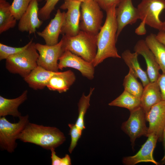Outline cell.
I'll return each instance as SVG.
<instances>
[{
  "label": "cell",
  "mask_w": 165,
  "mask_h": 165,
  "mask_svg": "<svg viewBox=\"0 0 165 165\" xmlns=\"http://www.w3.org/2000/svg\"><path fill=\"white\" fill-rule=\"evenodd\" d=\"M161 31H165V21L163 22L162 30Z\"/></svg>",
  "instance_id": "38"
},
{
  "label": "cell",
  "mask_w": 165,
  "mask_h": 165,
  "mask_svg": "<svg viewBox=\"0 0 165 165\" xmlns=\"http://www.w3.org/2000/svg\"><path fill=\"white\" fill-rule=\"evenodd\" d=\"M156 81L160 88L162 100L165 101V74H160Z\"/></svg>",
  "instance_id": "34"
},
{
  "label": "cell",
  "mask_w": 165,
  "mask_h": 165,
  "mask_svg": "<svg viewBox=\"0 0 165 165\" xmlns=\"http://www.w3.org/2000/svg\"><path fill=\"white\" fill-rule=\"evenodd\" d=\"M38 2L32 0L25 12L19 20L18 30L22 32H28L29 34L35 33L36 29L42 25L43 21L38 17Z\"/></svg>",
  "instance_id": "15"
},
{
  "label": "cell",
  "mask_w": 165,
  "mask_h": 165,
  "mask_svg": "<svg viewBox=\"0 0 165 165\" xmlns=\"http://www.w3.org/2000/svg\"><path fill=\"white\" fill-rule=\"evenodd\" d=\"M32 0H13L10 6L11 11L17 20L25 12Z\"/></svg>",
  "instance_id": "28"
},
{
  "label": "cell",
  "mask_w": 165,
  "mask_h": 165,
  "mask_svg": "<svg viewBox=\"0 0 165 165\" xmlns=\"http://www.w3.org/2000/svg\"><path fill=\"white\" fill-rule=\"evenodd\" d=\"M145 23L141 21L139 25L136 29L135 32L136 33L139 35L145 34L146 32V30L145 27Z\"/></svg>",
  "instance_id": "35"
},
{
  "label": "cell",
  "mask_w": 165,
  "mask_h": 165,
  "mask_svg": "<svg viewBox=\"0 0 165 165\" xmlns=\"http://www.w3.org/2000/svg\"><path fill=\"white\" fill-rule=\"evenodd\" d=\"M139 55L134 52L132 53L130 50H124L121 57L134 75L141 80L144 87L150 82L147 72L141 67L138 60Z\"/></svg>",
  "instance_id": "21"
},
{
  "label": "cell",
  "mask_w": 165,
  "mask_h": 165,
  "mask_svg": "<svg viewBox=\"0 0 165 165\" xmlns=\"http://www.w3.org/2000/svg\"><path fill=\"white\" fill-rule=\"evenodd\" d=\"M130 112L128 119L122 123L121 128L129 137L133 148L137 138L142 136L148 137V127L146 124L145 114L141 106Z\"/></svg>",
  "instance_id": "8"
},
{
  "label": "cell",
  "mask_w": 165,
  "mask_h": 165,
  "mask_svg": "<svg viewBox=\"0 0 165 165\" xmlns=\"http://www.w3.org/2000/svg\"><path fill=\"white\" fill-rule=\"evenodd\" d=\"M145 40L154 54L162 73L165 74V45L160 42L156 35L153 33L147 35Z\"/></svg>",
  "instance_id": "23"
},
{
  "label": "cell",
  "mask_w": 165,
  "mask_h": 165,
  "mask_svg": "<svg viewBox=\"0 0 165 165\" xmlns=\"http://www.w3.org/2000/svg\"><path fill=\"white\" fill-rule=\"evenodd\" d=\"M58 67L61 70L67 67L75 69L89 80L94 77L95 67L93 63L86 61L68 50H65L60 57Z\"/></svg>",
  "instance_id": "11"
},
{
  "label": "cell",
  "mask_w": 165,
  "mask_h": 165,
  "mask_svg": "<svg viewBox=\"0 0 165 165\" xmlns=\"http://www.w3.org/2000/svg\"><path fill=\"white\" fill-rule=\"evenodd\" d=\"M94 88H91L89 94L86 95L83 93L78 103V116L75 123L77 127L82 131L85 128L84 117L87 110L90 106V101Z\"/></svg>",
  "instance_id": "27"
},
{
  "label": "cell",
  "mask_w": 165,
  "mask_h": 165,
  "mask_svg": "<svg viewBox=\"0 0 165 165\" xmlns=\"http://www.w3.org/2000/svg\"><path fill=\"white\" fill-rule=\"evenodd\" d=\"M35 44L32 39L24 50L6 59V68L10 73L18 74L24 78L38 66L39 54Z\"/></svg>",
  "instance_id": "4"
},
{
  "label": "cell",
  "mask_w": 165,
  "mask_h": 165,
  "mask_svg": "<svg viewBox=\"0 0 165 165\" xmlns=\"http://www.w3.org/2000/svg\"><path fill=\"white\" fill-rule=\"evenodd\" d=\"M38 2H42L43 0H37Z\"/></svg>",
  "instance_id": "40"
},
{
  "label": "cell",
  "mask_w": 165,
  "mask_h": 165,
  "mask_svg": "<svg viewBox=\"0 0 165 165\" xmlns=\"http://www.w3.org/2000/svg\"><path fill=\"white\" fill-rule=\"evenodd\" d=\"M162 141L163 142L164 149V155L163 158L161 160V163L162 164H165V125L163 131Z\"/></svg>",
  "instance_id": "37"
},
{
  "label": "cell",
  "mask_w": 165,
  "mask_h": 165,
  "mask_svg": "<svg viewBox=\"0 0 165 165\" xmlns=\"http://www.w3.org/2000/svg\"><path fill=\"white\" fill-rule=\"evenodd\" d=\"M79 24L80 30L97 35L101 27L103 13L99 5L94 0L81 2Z\"/></svg>",
  "instance_id": "6"
},
{
  "label": "cell",
  "mask_w": 165,
  "mask_h": 165,
  "mask_svg": "<svg viewBox=\"0 0 165 165\" xmlns=\"http://www.w3.org/2000/svg\"><path fill=\"white\" fill-rule=\"evenodd\" d=\"M35 47L39 54L38 65L49 71L59 72L58 61L64 51L62 40L57 44L52 46L35 43Z\"/></svg>",
  "instance_id": "9"
},
{
  "label": "cell",
  "mask_w": 165,
  "mask_h": 165,
  "mask_svg": "<svg viewBox=\"0 0 165 165\" xmlns=\"http://www.w3.org/2000/svg\"><path fill=\"white\" fill-rule=\"evenodd\" d=\"M134 50L144 58L147 65V73L150 82L156 81L160 74V69L155 57L146 44L145 40H139L135 44Z\"/></svg>",
  "instance_id": "17"
},
{
  "label": "cell",
  "mask_w": 165,
  "mask_h": 165,
  "mask_svg": "<svg viewBox=\"0 0 165 165\" xmlns=\"http://www.w3.org/2000/svg\"><path fill=\"white\" fill-rule=\"evenodd\" d=\"M117 25L116 39L124 28L134 24L139 19L137 8L134 6L132 0H120L116 8Z\"/></svg>",
  "instance_id": "13"
},
{
  "label": "cell",
  "mask_w": 165,
  "mask_h": 165,
  "mask_svg": "<svg viewBox=\"0 0 165 165\" xmlns=\"http://www.w3.org/2000/svg\"><path fill=\"white\" fill-rule=\"evenodd\" d=\"M75 80V75L71 70L58 72L51 77L46 87L50 90L60 93L65 92L69 89Z\"/></svg>",
  "instance_id": "18"
},
{
  "label": "cell",
  "mask_w": 165,
  "mask_h": 165,
  "mask_svg": "<svg viewBox=\"0 0 165 165\" xmlns=\"http://www.w3.org/2000/svg\"><path fill=\"white\" fill-rule=\"evenodd\" d=\"M141 99L125 90L118 97L108 104L110 106L125 108L130 111L141 106Z\"/></svg>",
  "instance_id": "25"
},
{
  "label": "cell",
  "mask_w": 165,
  "mask_h": 165,
  "mask_svg": "<svg viewBox=\"0 0 165 165\" xmlns=\"http://www.w3.org/2000/svg\"><path fill=\"white\" fill-rule=\"evenodd\" d=\"M28 91L24 90L18 97L8 99L0 96V117L10 115L19 118L21 114L18 110L19 107L27 99Z\"/></svg>",
  "instance_id": "22"
},
{
  "label": "cell",
  "mask_w": 165,
  "mask_h": 165,
  "mask_svg": "<svg viewBox=\"0 0 165 165\" xmlns=\"http://www.w3.org/2000/svg\"><path fill=\"white\" fill-rule=\"evenodd\" d=\"M68 126L70 128L69 134L71 139L68 151L70 153H71L76 146L82 131L79 129L75 124H68Z\"/></svg>",
  "instance_id": "31"
},
{
  "label": "cell",
  "mask_w": 165,
  "mask_h": 165,
  "mask_svg": "<svg viewBox=\"0 0 165 165\" xmlns=\"http://www.w3.org/2000/svg\"><path fill=\"white\" fill-rule=\"evenodd\" d=\"M97 35L81 30L74 36L63 35L61 38L63 49L93 63L97 51Z\"/></svg>",
  "instance_id": "3"
},
{
  "label": "cell",
  "mask_w": 165,
  "mask_h": 165,
  "mask_svg": "<svg viewBox=\"0 0 165 165\" xmlns=\"http://www.w3.org/2000/svg\"><path fill=\"white\" fill-rule=\"evenodd\" d=\"M140 99L141 106L145 114L152 107L162 100L160 88L156 81L150 82L144 87Z\"/></svg>",
  "instance_id": "20"
},
{
  "label": "cell",
  "mask_w": 165,
  "mask_h": 165,
  "mask_svg": "<svg viewBox=\"0 0 165 165\" xmlns=\"http://www.w3.org/2000/svg\"><path fill=\"white\" fill-rule=\"evenodd\" d=\"M145 118L149 123L148 135L154 134L158 137V141H162L165 125V101L162 100L152 107L145 114Z\"/></svg>",
  "instance_id": "12"
},
{
  "label": "cell",
  "mask_w": 165,
  "mask_h": 165,
  "mask_svg": "<svg viewBox=\"0 0 165 165\" xmlns=\"http://www.w3.org/2000/svg\"><path fill=\"white\" fill-rule=\"evenodd\" d=\"M65 12H61L58 9L54 18L42 31L37 32V35L42 38L46 44L54 45L58 42L59 36L61 33L62 28L64 22Z\"/></svg>",
  "instance_id": "16"
},
{
  "label": "cell",
  "mask_w": 165,
  "mask_h": 165,
  "mask_svg": "<svg viewBox=\"0 0 165 165\" xmlns=\"http://www.w3.org/2000/svg\"><path fill=\"white\" fill-rule=\"evenodd\" d=\"M18 139L39 146L47 150L55 148L64 143L66 137L55 127L45 126L29 122L19 135Z\"/></svg>",
  "instance_id": "2"
},
{
  "label": "cell",
  "mask_w": 165,
  "mask_h": 165,
  "mask_svg": "<svg viewBox=\"0 0 165 165\" xmlns=\"http://www.w3.org/2000/svg\"><path fill=\"white\" fill-rule=\"evenodd\" d=\"M10 3L6 0H0V34L14 28L17 20L10 10Z\"/></svg>",
  "instance_id": "24"
},
{
  "label": "cell",
  "mask_w": 165,
  "mask_h": 165,
  "mask_svg": "<svg viewBox=\"0 0 165 165\" xmlns=\"http://www.w3.org/2000/svg\"><path fill=\"white\" fill-rule=\"evenodd\" d=\"M123 86L124 90L141 98L144 87L142 83L138 82L137 78L130 70L124 78Z\"/></svg>",
  "instance_id": "26"
},
{
  "label": "cell",
  "mask_w": 165,
  "mask_h": 165,
  "mask_svg": "<svg viewBox=\"0 0 165 165\" xmlns=\"http://www.w3.org/2000/svg\"><path fill=\"white\" fill-rule=\"evenodd\" d=\"M116 7L113 6L106 11L105 22L97 35V51L93 62L94 67L106 58H121L116 46L117 30Z\"/></svg>",
  "instance_id": "1"
},
{
  "label": "cell",
  "mask_w": 165,
  "mask_h": 165,
  "mask_svg": "<svg viewBox=\"0 0 165 165\" xmlns=\"http://www.w3.org/2000/svg\"><path fill=\"white\" fill-rule=\"evenodd\" d=\"M148 139L140 150L135 155L124 157L122 161L126 165H134L141 162H151L156 165L159 163L154 159L153 154L158 138L153 134H149Z\"/></svg>",
  "instance_id": "14"
},
{
  "label": "cell",
  "mask_w": 165,
  "mask_h": 165,
  "mask_svg": "<svg viewBox=\"0 0 165 165\" xmlns=\"http://www.w3.org/2000/svg\"><path fill=\"white\" fill-rule=\"evenodd\" d=\"M29 42L24 46L19 47L9 46L0 43V60L6 59L9 56L19 53L24 50L29 46Z\"/></svg>",
  "instance_id": "29"
},
{
  "label": "cell",
  "mask_w": 165,
  "mask_h": 165,
  "mask_svg": "<svg viewBox=\"0 0 165 165\" xmlns=\"http://www.w3.org/2000/svg\"><path fill=\"white\" fill-rule=\"evenodd\" d=\"M81 2L77 0H65L60 9H67L61 34L69 36L76 35L80 31L79 24Z\"/></svg>",
  "instance_id": "10"
},
{
  "label": "cell",
  "mask_w": 165,
  "mask_h": 165,
  "mask_svg": "<svg viewBox=\"0 0 165 165\" xmlns=\"http://www.w3.org/2000/svg\"><path fill=\"white\" fill-rule=\"evenodd\" d=\"M101 9L106 11L113 6H117L120 0H94Z\"/></svg>",
  "instance_id": "33"
},
{
  "label": "cell",
  "mask_w": 165,
  "mask_h": 165,
  "mask_svg": "<svg viewBox=\"0 0 165 165\" xmlns=\"http://www.w3.org/2000/svg\"><path fill=\"white\" fill-rule=\"evenodd\" d=\"M57 72L48 71L38 65L24 79L32 89L42 90L46 87L51 77Z\"/></svg>",
  "instance_id": "19"
},
{
  "label": "cell",
  "mask_w": 165,
  "mask_h": 165,
  "mask_svg": "<svg viewBox=\"0 0 165 165\" xmlns=\"http://www.w3.org/2000/svg\"><path fill=\"white\" fill-rule=\"evenodd\" d=\"M59 0H46L44 6L39 10V18L42 21L46 20L50 17V15Z\"/></svg>",
  "instance_id": "30"
},
{
  "label": "cell",
  "mask_w": 165,
  "mask_h": 165,
  "mask_svg": "<svg viewBox=\"0 0 165 165\" xmlns=\"http://www.w3.org/2000/svg\"><path fill=\"white\" fill-rule=\"evenodd\" d=\"M29 115L21 116L18 122L12 123L5 117H0V148L12 153L16 148V140L27 123L29 122Z\"/></svg>",
  "instance_id": "5"
},
{
  "label": "cell",
  "mask_w": 165,
  "mask_h": 165,
  "mask_svg": "<svg viewBox=\"0 0 165 165\" xmlns=\"http://www.w3.org/2000/svg\"><path fill=\"white\" fill-rule=\"evenodd\" d=\"M78 0L80 2H84L87 0Z\"/></svg>",
  "instance_id": "39"
},
{
  "label": "cell",
  "mask_w": 165,
  "mask_h": 165,
  "mask_svg": "<svg viewBox=\"0 0 165 165\" xmlns=\"http://www.w3.org/2000/svg\"><path fill=\"white\" fill-rule=\"evenodd\" d=\"M156 37L160 42L165 45V31H159L156 35Z\"/></svg>",
  "instance_id": "36"
},
{
  "label": "cell",
  "mask_w": 165,
  "mask_h": 165,
  "mask_svg": "<svg viewBox=\"0 0 165 165\" xmlns=\"http://www.w3.org/2000/svg\"><path fill=\"white\" fill-rule=\"evenodd\" d=\"M137 8L141 21L153 28L161 30L163 22L160 16L165 9V0H142Z\"/></svg>",
  "instance_id": "7"
},
{
  "label": "cell",
  "mask_w": 165,
  "mask_h": 165,
  "mask_svg": "<svg viewBox=\"0 0 165 165\" xmlns=\"http://www.w3.org/2000/svg\"><path fill=\"white\" fill-rule=\"evenodd\" d=\"M50 150L51 152L52 165H71V158L68 155L66 154L64 157L61 158L57 155L55 148H52Z\"/></svg>",
  "instance_id": "32"
}]
</instances>
